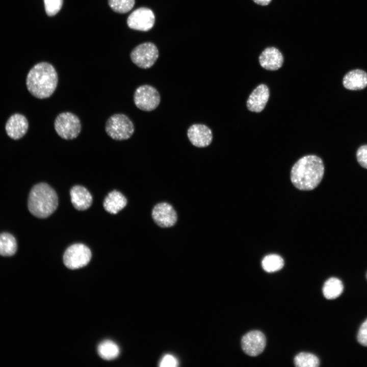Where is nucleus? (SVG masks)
<instances>
[{
	"label": "nucleus",
	"mask_w": 367,
	"mask_h": 367,
	"mask_svg": "<svg viewBox=\"0 0 367 367\" xmlns=\"http://www.w3.org/2000/svg\"><path fill=\"white\" fill-rule=\"evenodd\" d=\"M324 173L322 159L316 155H307L300 159L293 166L291 179L298 189L309 191L321 182Z\"/></svg>",
	"instance_id": "1"
},
{
	"label": "nucleus",
	"mask_w": 367,
	"mask_h": 367,
	"mask_svg": "<svg viewBox=\"0 0 367 367\" xmlns=\"http://www.w3.org/2000/svg\"><path fill=\"white\" fill-rule=\"evenodd\" d=\"M57 72L50 63L42 62L34 65L26 78L28 91L34 97L44 99L50 97L58 85Z\"/></svg>",
	"instance_id": "2"
},
{
	"label": "nucleus",
	"mask_w": 367,
	"mask_h": 367,
	"mask_svg": "<svg viewBox=\"0 0 367 367\" xmlns=\"http://www.w3.org/2000/svg\"><path fill=\"white\" fill-rule=\"evenodd\" d=\"M58 199L55 191L45 183H39L31 189L28 199L30 213L39 218H45L57 209Z\"/></svg>",
	"instance_id": "3"
},
{
	"label": "nucleus",
	"mask_w": 367,
	"mask_h": 367,
	"mask_svg": "<svg viewBox=\"0 0 367 367\" xmlns=\"http://www.w3.org/2000/svg\"><path fill=\"white\" fill-rule=\"evenodd\" d=\"M105 130L112 139L122 141L132 137L135 131V126L132 121L126 115L115 114L107 120Z\"/></svg>",
	"instance_id": "4"
},
{
	"label": "nucleus",
	"mask_w": 367,
	"mask_h": 367,
	"mask_svg": "<svg viewBox=\"0 0 367 367\" xmlns=\"http://www.w3.org/2000/svg\"><path fill=\"white\" fill-rule=\"evenodd\" d=\"M54 128L61 138L72 140L80 134L82 125L76 115L70 112H64L59 114L56 118Z\"/></svg>",
	"instance_id": "5"
},
{
	"label": "nucleus",
	"mask_w": 367,
	"mask_h": 367,
	"mask_svg": "<svg viewBox=\"0 0 367 367\" xmlns=\"http://www.w3.org/2000/svg\"><path fill=\"white\" fill-rule=\"evenodd\" d=\"M134 101L136 106L139 109L150 112L159 106L161 96L155 87L149 85H143L136 89Z\"/></svg>",
	"instance_id": "6"
},
{
	"label": "nucleus",
	"mask_w": 367,
	"mask_h": 367,
	"mask_svg": "<svg viewBox=\"0 0 367 367\" xmlns=\"http://www.w3.org/2000/svg\"><path fill=\"white\" fill-rule=\"evenodd\" d=\"M159 57L157 47L151 42H145L136 46L130 53L132 62L142 69L151 67Z\"/></svg>",
	"instance_id": "7"
},
{
	"label": "nucleus",
	"mask_w": 367,
	"mask_h": 367,
	"mask_svg": "<svg viewBox=\"0 0 367 367\" xmlns=\"http://www.w3.org/2000/svg\"><path fill=\"white\" fill-rule=\"evenodd\" d=\"M90 249L82 244H75L69 247L63 255L64 265L69 269H76L87 265L91 258Z\"/></svg>",
	"instance_id": "8"
},
{
	"label": "nucleus",
	"mask_w": 367,
	"mask_h": 367,
	"mask_svg": "<svg viewBox=\"0 0 367 367\" xmlns=\"http://www.w3.org/2000/svg\"><path fill=\"white\" fill-rule=\"evenodd\" d=\"M155 16L149 8L142 7L134 11L128 17L127 23L130 29L147 31L153 26Z\"/></svg>",
	"instance_id": "9"
},
{
	"label": "nucleus",
	"mask_w": 367,
	"mask_h": 367,
	"mask_svg": "<svg viewBox=\"0 0 367 367\" xmlns=\"http://www.w3.org/2000/svg\"><path fill=\"white\" fill-rule=\"evenodd\" d=\"M266 343V337L263 332L253 330L243 336L241 340L242 348L246 354L256 356L264 351Z\"/></svg>",
	"instance_id": "10"
},
{
	"label": "nucleus",
	"mask_w": 367,
	"mask_h": 367,
	"mask_svg": "<svg viewBox=\"0 0 367 367\" xmlns=\"http://www.w3.org/2000/svg\"><path fill=\"white\" fill-rule=\"evenodd\" d=\"M152 217L158 226L163 228L173 226L177 219L175 209L167 202L156 204L152 209Z\"/></svg>",
	"instance_id": "11"
},
{
	"label": "nucleus",
	"mask_w": 367,
	"mask_h": 367,
	"mask_svg": "<svg viewBox=\"0 0 367 367\" xmlns=\"http://www.w3.org/2000/svg\"><path fill=\"white\" fill-rule=\"evenodd\" d=\"M187 136L191 144L199 148L209 146L213 141V133L210 128L203 124L191 125L187 130Z\"/></svg>",
	"instance_id": "12"
},
{
	"label": "nucleus",
	"mask_w": 367,
	"mask_h": 367,
	"mask_svg": "<svg viewBox=\"0 0 367 367\" xmlns=\"http://www.w3.org/2000/svg\"><path fill=\"white\" fill-rule=\"evenodd\" d=\"M269 90L265 84L257 86L250 94L247 101L248 109L256 113L265 108L269 98Z\"/></svg>",
	"instance_id": "13"
},
{
	"label": "nucleus",
	"mask_w": 367,
	"mask_h": 367,
	"mask_svg": "<svg viewBox=\"0 0 367 367\" xmlns=\"http://www.w3.org/2000/svg\"><path fill=\"white\" fill-rule=\"evenodd\" d=\"M29 123L24 116L15 114L8 119L5 129L9 137L14 140L22 138L27 132Z\"/></svg>",
	"instance_id": "14"
},
{
	"label": "nucleus",
	"mask_w": 367,
	"mask_h": 367,
	"mask_svg": "<svg viewBox=\"0 0 367 367\" xmlns=\"http://www.w3.org/2000/svg\"><path fill=\"white\" fill-rule=\"evenodd\" d=\"M260 65L264 68L269 70L279 69L283 63L281 53L274 47L266 48L259 57Z\"/></svg>",
	"instance_id": "15"
},
{
	"label": "nucleus",
	"mask_w": 367,
	"mask_h": 367,
	"mask_svg": "<svg viewBox=\"0 0 367 367\" xmlns=\"http://www.w3.org/2000/svg\"><path fill=\"white\" fill-rule=\"evenodd\" d=\"M73 206L78 211L88 208L92 203V197L90 192L84 187L75 186L70 192Z\"/></svg>",
	"instance_id": "16"
},
{
	"label": "nucleus",
	"mask_w": 367,
	"mask_h": 367,
	"mask_svg": "<svg viewBox=\"0 0 367 367\" xmlns=\"http://www.w3.org/2000/svg\"><path fill=\"white\" fill-rule=\"evenodd\" d=\"M343 84L349 90L363 89L367 86V73L358 69L351 70L344 76Z\"/></svg>",
	"instance_id": "17"
},
{
	"label": "nucleus",
	"mask_w": 367,
	"mask_h": 367,
	"mask_svg": "<svg viewBox=\"0 0 367 367\" xmlns=\"http://www.w3.org/2000/svg\"><path fill=\"white\" fill-rule=\"evenodd\" d=\"M127 200L120 192L114 190L109 193L103 202L105 210L110 214H116L126 205Z\"/></svg>",
	"instance_id": "18"
},
{
	"label": "nucleus",
	"mask_w": 367,
	"mask_h": 367,
	"mask_svg": "<svg viewBox=\"0 0 367 367\" xmlns=\"http://www.w3.org/2000/svg\"><path fill=\"white\" fill-rule=\"evenodd\" d=\"M343 284L342 281L335 277L328 279L324 283L323 293L327 299H334L340 295L343 291Z\"/></svg>",
	"instance_id": "19"
},
{
	"label": "nucleus",
	"mask_w": 367,
	"mask_h": 367,
	"mask_svg": "<svg viewBox=\"0 0 367 367\" xmlns=\"http://www.w3.org/2000/svg\"><path fill=\"white\" fill-rule=\"evenodd\" d=\"M17 250V243L15 238L10 233L4 232L0 234V255L10 256L14 255Z\"/></svg>",
	"instance_id": "20"
},
{
	"label": "nucleus",
	"mask_w": 367,
	"mask_h": 367,
	"mask_svg": "<svg viewBox=\"0 0 367 367\" xmlns=\"http://www.w3.org/2000/svg\"><path fill=\"white\" fill-rule=\"evenodd\" d=\"M98 353L103 359L112 360L116 358L119 354L118 345L110 340L102 342L98 346Z\"/></svg>",
	"instance_id": "21"
},
{
	"label": "nucleus",
	"mask_w": 367,
	"mask_h": 367,
	"mask_svg": "<svg viewBox=\"0 0 367 367\" xmlns=\"http://www.w3.org/2000/svg\"><path fill=\"white\" fill-rule=\"evenodd\" d=\"M263 269L267 272L272 273L280 270L284 266L283 258L277 254L266 256L261 261Z\"/></svg>",
	"instance_id": "22"
},
{
	"label": "nucleus",
	"mask_w": 367,
	"mask_h": 367,
	"mask_svg": "<svg viewBox=\"0 0 367 367\" xmlns=\"http://www.w3.org/2000/svg\"><path fill=\"white\" fill-rule=\"evenodd\" d=\"M294 363L297 367H317L320 365V361L313 354L301 352L295 357Z\"/></svg>",
	"instance_id": "23"
},
{
	"label": "nucleus",
	"mask_w": 367,
	"mask_h": 367,
	"mask_svg": "<svg viewBox=\"0 0 367 367\" xmlns=\"http://www.w3.org/2000/svg\"><path fill=\"white\" fill-rule=\"evenodd\" d=\"M135 0H108V3L111 9L119 13H125L129 12L135 5Z\"/></svg>",
	"instance_id": "24"
},
{
	"label": "nucleus",
	"mask_w": 367,
	"mask_h": 367,
	"mask_svg": "<svg viewBox=\"0 0 367 367\" xmlns=\"http://www.w3.org/2000/svg\"><path fill=\"white\" fill-rule=\"evenodd\" d=\"M44 3L47 15L52 16L57 14L61 10L63 0H44Z\"/></svg>",
	"instance_id": "25"
},
{
	"label": "nucleus",
	"mask_w": 367,
	"mask_h": 367,
	"mask_svg": "<svg viewBox=\"0 0 367 367\" xmlns=\"http://www.w3.org/2000/svg\"><path fill=\"white\" fill-rule=\"evenodd\" d=\"M356 158L359 164L367 169V145L360 146L356 152Z\"/></svg>",
	"instance_id": "26"
},
{
	"label": "nucleus",
	"mask_w": 367,
	"mask_h": 367,
	"mask_svg": "<svg viewBox=\"0 0 367 367\" xmlns=\"http://www.w3.org/2000/svg\"><path fill=\"white\" fill-rule=\"evenodd\" d=\"M178 364L177 359L172 355L166 354L164 355L160 361L159 366L161 367H175Z\"/></svg>",
	"instance_id": "27"
},
{
	"label": "nucleus",
	"mask_w": 367,
	"mask_h": 367,
	"mask_svg": "<svg viewBox=\"0 0 367 367\" xmlns=\"http://www.w3.org/2000/svg\"><path fill=\"white\" fill-rule=\"evenodd\" d=\"M357 340L362 345L367 346V319L360 326L357 335Z\"/></svg>",
	"instance_id": "28"
},
{
	"label": "nucleus",
	"mask_w": 367,
	"mask_h": 367,
	"mask_svg": "<svg viewBox=\"0 0 367 367\" xmlns=\"http://www.w3.org/2000/svg\"><path fill=\"white\" fill-rule=\"evenodd\" d=\"M256 4L261 6H266L269 4L272 0H253Z\"/></svg>",
	"instance_id": "29"
}]
</instances>
